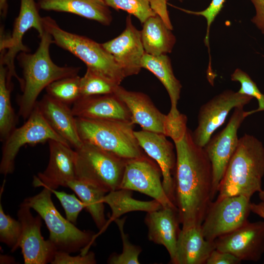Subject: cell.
I'll return each mask as SVG.
<instances>
[{
	"label": "cell",
	"mask_w": 264,
	"mask_h": 264,
	"mask_svg": "<svg viewBox=\"0 0 264 264\" xmlns=\"http://www.w3.org/2000/svg\"><path fill=\"white\" fill-rule=\"evenodd\" d=\"M95 254L88 252L86 254L71 256L70 253L57 250L51 262L52 264H96Z\"/></svg>",
	"instance_id": "f35d334b"
},
{
	"label": "cell",
	"mask_w": 264,
	"mask_h": 264,
	"mask_svg": "<svg viewBox=\"0 0 264 264\" xmlns=\"http://www.w3.org/2000/svg\"><path fill=\"white\" fill-rule=\"evenodd\" d=\"M142 68L153 73L161 82L169 95L171 109L169 112L175 117L180 113L177 109L182 86L175 77L169 57L167 54L158 56L145 53L141 61Z\"/></svg>",
	"instance_id": "d4e9b609"
},
{
	"label": "cell",
	"mask_w": 264,
	"mask_h": 264,
	"mask_svg": "<svg viewBox=\"0 0 264 264\" xmlns=\"http://www.w3.org/2000/svg\"><path fill=\"white\" fill-rule=\"evenodd\" d=\"M31 208L22 203L17 212L22 225L19 247L22 249L25 264H46L51 263L57 249L49 240H45L41 233L42 218L34 217Z\"/></svg>",
	"instance_id": "5bb4252c"
},
{
	"label": "cell",
	"mask_w": 264,
	"mask_h": 264,
	"mask_svg": "<svg viewBox=\"0 0 264 264\" xmlns=\"http://www.w3.org/2000/svg\"><path fill=\"white\" fill-rule=\"evenodd\" d=\"M250 199L235 196L212 201L201 224L205 239L214 241L245 223L251 212Z\"/></svg>",
	"instance_id": "30bf717a"
},
{
	"label": "cell",
	"mask_w": 264,
	"mask_h": 264,
	"mask_svg": "<svg viewBox=\"0 0 264 264\" xmlns=\"http://www.w3.org/2000/svg\"><path fill=\"white\" fill-rule=\"evenodd\" d=\"M168 0H149L150 6L155 14L159 16L167 25L171 24L167 8ZM182 2L183 0H178Z\"/></svg>",
	"instance_id": "60d3db41"
},
{
	"label": "cell",
	"mask_w": 264,
	"mask_h": 264,
	"mask_svg": "<svg viewBox=\"0 0 264 264\" xmlns=\"http://www.w3.org/2000/svg\"><path fill=\"white\" fill-rule=\"evenodd\" d=\"M215 249L242 261L257 262L264 253V221L249 222L214 240Z\"/></svg>",
	"instance_id": "9a60e30c"
},
{
	"label": "cell",
	"mask_w": 264,
	"mask_h": 264,
	"mask_svg": "<svg viewBox=\"0 0 264 264\" xmlns=\"http://www.w3.org/2000/svg\"><path fill=\"white\" fill-rule=\"evenodd\" d=\"M215 249L214 241L204 237L201 225L181 228L177 239L173 264H204Z\"/></svg>",
	"instance_id": "603a6c76"
},
{
	"label": "cell",
	"mask_w": 264,
	"mask_h": 264,
	"mask_svg": "<svg viewBox=\"0 0 264 264\" xmlns=\"http://www.w3.org/2000/svg\"><path fill=\"white\" fill-rule=\"evenodd\" d=\"M8 7V0H0V13L2 18L6 17Z\"/></svg>",
	"instance_id": "ee69618b"
},
{
	"label": "cell",
	"mask_w": 264,
	"mask_h": 264,
	"mask_svg": "<svg viewBox=\"0 0 264 264\" xmlns=\"http://www.w3.org/2000/svg\"><path fill=\"white\" fill-rule=\"evenodd\" d=\"M60 201L65 211L66 219L75 224L78 217L82 210L85 208L84 203L78 199L74 194H69L56 189H50Z\"/></svg>",
	"instance_id": "d590c367"
},
{
	"label": "cell",
	"mask_w": 264,
	"mask_h": 264,
	"mask_svg": "<svg viewBox=\"0 0 264 264\" xmlns=\"http://www.w3.org/2000/svg\"><path fill=\"white\" fill-rule=\"evenodd\" d=\"M225 1V0H212L208 7L204 10L200 11H191L176 7L177 9L185 13L198 16H202L205 17L207 21V29L204 43L208 48L210 28L216 16L219 14L223 7Z\"/></svg>",
	"instance_id": "74e56055"
},
{
	"label": "cell",
	"mask_w": 264,
	"mask_h": 264,
	"mask_svg": "<svg viewBox=\"0 0 264 264\" xmlns=\"http://www.w3.org/2000/svg\"><path fill=\"white\" fill-rule=\"evenodd\" d=\"M83 142L96 146L126 159L144 155L134 134L133 125L121 121L76 117Z\"/></svg>",
	"instance_id": "8992f818"
},
{
	"label": "cell",
	"mask_w": 264,
	"mask_h": 264,
	"mask_svg": "<svg viewBox=\"0 0 264 264\" xmlns=\"http://www.w3.org/2000/svg\"><path fill=\"white\" fill-rule=\"evenodd\" d=\"M231 80L241 84V88L238 92L255 98L257 100L258 108L248 111L249 115L260 111H264V94L260 91L256 83L247 73L240 68H237L231 75Z\"/></svg>",
	"instance_id": "e575fe53"
},
{
	"label": "cell",
	"mask_w": 264,
	"mask_h": 264,
	"mask_svg": "<svg viewBox=\"0 0 264 264\" xmlns=\"http://www.w3.org/2000/svg\"><path fill=\"white\" fill-rule=\"evenodd\" d=\"M174 143V203L180 223L182 228L201 225L214 199L212 164L204 148L195 143L188 129L183 138Z\"/></svg>",
	"instance_id": "6da1fadb"
},
{
	"label": "cell",
	"mask_w": 264,
	"mask_h": 264,
	"mask_svg": "<svg viewBox=\"0 0 264 264\" xmlns=\"http://www.w3.org/2000/svg\"><path fill=\"white\" fill-rule=\"evenodd\" d=\"M43 188L39 193L25 198L22 203L34 209L44 221L49 232L48 239L57 250L69 253L80 250L82 254L88 253L96 235L91 231L79 229L64 218L52 200L51 190Z\"/></svg>",
	"instance_id": "5b68a950"
},
{
	"label": "cell",
	"mask_w": 264,
	"mask_h": 264,
	"mask_svg": "<svg viewBox=\"0 0 264 264\" xmlns=\"http://www.w3.org/2000/svg\"><path fill=\"white\" fill-rule=\"evenodd\" d=\"M171 30L157 15L147 19L140 31L145 53L155 56L171 53L176 42Z\"/></svg>",
	"instance_id": "484cf974"
},
{
	"label": "cell",
	"mask_w": 264,
	"mask_h": 264,
	"mask_svg": "<svg viewBox=\"0 0 264 264\" xmlns=\"http://www.w3.org/2000/svg\"><path fill=\"white\" fill-rule=\"evenodd\" d=\"M8 69L0 63V140L4 142L16 128L17 116L11 102L12 83L7 80Z\"/></svg>",
	"instance_id": "f1b7e54d"
},
{
	"label": "cell",
	"mask_w": 264,
	"mask_h": 264,
	"mask_svg": "<svg viewBox=\"0 0 264 264\" xmlns=\"http://www.w3.org/2000/svg\"><path fill=\"white\" fill-rule=\"evenodd\" d=\"M71 110L76 117L132 124L129 109L114 93L81 97L73 104Z\"/></svg>",
	"instance_id": "d6986e66"
},
{
	"label": "cell",
	"mask_w": 264,
	"mask_h": 264,
	"mask_svg": "<svg viewBox=\"0 0 264 264\" xmlns=\"http://www.w3.org/2000/svg\"><path fill=\"white\" fill-rule=\"evenodd\" d=\"M39 9L67 12L108 26L112 22L111 12L103 0H37Z\"/></svg>",
	"instance_id": "cb8c5ba5"
},
{
	"label": "cell",
	"mask_w": 264,
	"mask_h": 264,
	"mask_svg": "<svg viewBox=\"0 0 264 264\" xmlns=\"http://www.w3.org/2000/svg\"><path fill=\"white\" fill-rule=\"evenodd\" d=\"M242 261L232 254L214 249L208 258L206 264H239Z\"/></svg>",
	"instance_id": "ab89813d"
},
{
	"label": "cell",
	"mask_w": 264,
	"mask_h": 264,
	"mask_svg": "<svg viewBox=\"0 0 264 264\" xmlns=\"http://www.w3.org/2000/svg\"><path fill=\"white\" fill-rule=\"evenodd\" d=\"M51 139L69 145L51 129L36 105L25 123L16 128L3 142L0 174L7 176L13 173L15 158L22 147L26 144L44 143Z\"/></svg>",
	"instance_id": "9c48e42d"
},
{
	"label": "cell",
	"mask_w": 264,
	"mask_h": 264,
	"mask_svg": "<svg viewBox=\"0 0 264 264\" xmlns=\"http://www.w3.org/2000/svg\"><path fill=\"white\" fill-rule=\"evenodd\" d=\"M22 225L18 220L6 214L0 203V241L14 252L19 247Z\"/></svg>",
	"instance_id": "d6a6232c"
},
{
	"label": "cell",
	"mask_w": 264,
	"mask_h": 264,
	"mask_svg": "<svg viewBox=\"0 0 264 264\" xmlns=\"http://www.w3.org/2000/svg\"><path fill=\"white\" fill-rule=\"evenodd\" d=\"M39 9L35 0H21L19 13L15 20L11 34L6 36L3 34V29H0V63L7 68L8 80L11 81V78L15 77L20 84L21 90L24 81L17 74L14 61L20 52H29V49L22 43L23 36L28 30L34 28L39 37L44 31Z\"/></svg>",
	"instance_id": "ba28073f"
},
{
	"label": "cell",
	"mask_w": 264,
	"mask_h": 264,
	"mask_svg": "<svg viewBox=\"0 0 264 264\" xmlns=\"http://www.w3.org/2000/svg\"><path fill=\"white\" fill-rule=\"evenodd\" d=\"M264 146L255 136L245 133L239 138L218 188L217 199L235 196L251 198L262 189Z\"/></svg>",
	"instance_id": "3957f363"
},
{
	"label": "cell",
	"mask_w": 264,
	"mask_h": 264,
	"mask_svg": "<svg viewBox=\"0 0 264 264\" xmlns=\"http://www.w3.org/2000/svg\"><path fill=\"white\" fill-rule=\"evenodd\" d=\"M67 187L73 191L84 203L96 227L103 231L107 226L104 198L108 192L91 183L75 179L69 181Z\"/></svg>",
	"instance_id": "4316f807"
},
{
	"label": "cell",
	"mask_w": 264,
	"mask_h": 264,
	"mask_svg": "<svg viewBox=\"0 0 264 264\" xmlns=\"http://www.w3.org/2000/svg\"><path fill=\"white\" fill-rule=\"evenodd\" d=\"M102 44L113 57L126 77L140 72L145 52L140 31L133 24L131 15L128 16L126 28L121 34Z\"/></svg>",
	"instance_id": "e0dca14e"
},
{
	"label": "cell",
	"mask_w": 264,
	"mask_h": 264,
	"mask_svg": "<svg viewBox=\"0 0 264 264\" xmlns=\"http://www.w3.org/2000/svg\"><path fill=\"white\" fill-rule=\"evenodd\" d=\"M250 208L252 212L264 219V201L258 203L251 202Z\"/></svg>",
	"instance_id": "7bdbcfd3"
},
{
	"label": "cell",
	"mask_w": 264,
	"mask_h": 264,
	"mask_svg": "<svg viewBox=\"0 0 264 264\" xmlns=\"http://www.w3.org/2000/svg\"><path fill=\"white\" fill-rule=\"evenodd\" d=\"M75 151L76 179L108 193L119 189L128 159L85 142Z\"/></svg>",
	"instance_id": "52a82bcc"
},
{
	"label": "cell",
	"mask_w": 264,
	"mask_h": 264,
	"mask_svg": "<svg viewBox=\"0 0 264 264\" xmlns=\"http://www.w3.org/2000/svg\"><path fill=\"white\" fill-rule=\"evenodd\" d=\"M144 222L148 227V239L154 243L163 245L174 260L180 223L177 208L162 207L147 212Z\"/></svg>",
	"instance_id": "44dd1931"
},
{
	"label": "cell",
	"mask_w": 264,
	"mask_h": 264,
	"mask_svg": "<svg viewBox=\"0 0 264 264\" xmlns=\"http://www.w3.org/2000/svg\"><path fill=\"white\" fill-rule=\"evenodd\" d=\"M49 158L46 169L34 176L35 187H45L57 189L60 186L67 187V183L76 178V152L69 145L49 140Z\"/></svg>",
	"instance_id": "2e32d148"
},
{
	"label": "cell",
	"mask_w": 264,
	"mask_h": 264,
	"mask_svg": "<svg viewBox=\"0 0 264 264\" xmlns=\"http://www.w3.org/2000/svg\"><path fill=\"white\" fill-rule=\"evenodd\" d=\"M161 176L158 165L147 155L129 159L126 162L119 189L145 194L157 200L162 207L177 208L164 190Z\"/></svg>",
	"instance_id": "8fae6325"
},
{
	"label": "cell",
	"mask_w": 264,
	"mask_h": 264,
	"mask_svg": "<svg viewBox=\"0 0 264 264\" xmlns=\"http://www.w3.org/2000/svg\"><path fill=\"white\" fill-rule=\"evenodd\" d=\"M108 7L122 10L137 18L141 23L156 14L152 9L149 0H103Z\"/></svg>",
	"instance_id": "836d02e7"
},
{
	"label": "cell",
	"mask_w": 264,
	"mask_h": 264,
	"mask_svg": "<svg viewBox=\"0 0 264 264\" xmlns=\"http://www.w3.org/2000/svg\"><path fill=\"white\" fill-rule=\"evenodd\" d=\"M80 79L77 75L54 81L45 88L46 94L64 104H73L81 97Z\"/></svg>",
	"instance_id": "f546056e"
},
{
	"label": "cell",
	"mask_w": 264,
	"mask_h": 264,
	"mask_svg": "<svg viewBox=\"0 0 264 264\" xmlns=\"http://www.w3.org/2000/svg\"><path fill=\"white\" fill-rule=\"evenodd\" d=\"M134 134L140 147L159 166L164 190L174 203V174L176 156L174 145L161 133L142 130L134 131Z\"/></svg>",
	"instance_id": "ac0fdd59"
},
{
	"label": "cell",
	"mask_w": 264,
	"mask_h": 264,
	"mask_svg": "<svg viewBox=\"0 0 264 264\" xmlns=\"http://www.w3.org/2000/svg\"><path fill=\"white\" fill-rule=\"evenodd\" d=\"M15 259L11 256L7 255H0V264H15Z\"/></svg>",
	"instance_id": "f6af8a7d"
},
{
	"label": "cell",
	"mask_w": 264,
	"mask_h": 264,
	"mask_svg": "<svg viewBox=\"0 0 264 264\" xmlns=\"http://www.w3.org/2000/svg\"><path fill=\"white\" fill-rule=\"evenodd\" d=\"M187 122V117L184 114L174 117L168 113L165 121V135L171 137L174 142L181 140L188 129Z\"/></svg>",
	"instance_id": "8d00e7d4"
},
{
	"label": "cell",
	"mask_w": 264,
	"mask_h": 264,
	"mask_svg": "<svg viewBox=\"0 0 264 264\" xmlns=\"http://www.w3.org/2000/svg\"><path fill=\"white\" fill-rule=\"evenodd\" d=\"M104 202L108 204L111 210L108 223L114 221L126 213L133 211H153L162 207L156 200L142 201L132 198V191L119 189L110 191L104 198Z\"/></svg>",
	"instance_id": "83f0119b"
},
{
	"label": "cell",
	"mask_w": 264,
	"mask_h": 264,
	"mask_svg": "<svg viewBox=\"0 0 264 264\" xmlns=\"http://www.w3.org/2000/svg\"><path fill=\"white\" fill-rule=\"evenodd\" d=\"M126 217L122 219L117 218L114 221L116 222L120 233L123 250L122 253H112L109 257L107 263L110 264H139V256L142 249L139 246L132 243L128 234L124 232V225Z\"/></svg>",
	"instance_id": "1f68e13d"
},
{
	"label": "cell",
	"mask_w": 264,
	"mask_h": 264,
	"mask_svg": "<svg viewBox=\"0 0 264 264\" xmlns=\"http://www.w3.org/2000/svg\"><path fill=\"white\" fill-rule=\"evenodd\" d=\"M114 94L129 109L133 125L138 124L145 131L165 134L166 115L155 107L147 95L127 90L120 85L117 87Z\"/></svg>",
	"instance_id": "ffe728a7"
},
{
	"label": "cell",
	"mask_w": 264,
	"mask_h": 264,
	"mask_svg": "<svg viewBox=\"0 0 264 264\" xmlns=\"http://www.w3.org/2000/svg\"><path fill=\"white\" fill-rule=\"evenodd\" d=\"M36 105L49 126L70 146L77 149L83 144L78 132L76 117L68 105L47 94Z\"/></svg>",
	"instance_id": "7402d4cb"
},
{
	"label": "cell",
	"mask_w": 264,
	"mask_h": 264,
	"mask_svg": "<svg viewBox=\"0 0 264 264\" xmlns=\"http://www.w3.org/2000/svg\"><path fill=\"white\" fill-rule=\"evenodd\" d=\"M253 98L228 89L202 105L198 111V126L192 132L195 143L204 148L214 132L223 124L230 110L236 107H244Z\"/></svg>",
	"instance_id": "7c38bea8"
},
{
	"label": "cell",
	"mask_w": 264,
	"mask_h": 264,
	"mask_svg": "<svg viewBox=\"0 0 264 264\" xmlns=\"http://www.w3.org/2000/svg\"><path fill=\"white\" fill-rule=\"evenodd\" d=\"M258 193L260 199L262 201H264V190H263Z\"/></svg>",
	"instance_id": "bcb514c9"
},
{
	"label": "cell",
	"mask_w": 264,
	"mask_h": 264,
	"mask_svg": "<svg viewBox=\"0 0 264 264\" xmlns=\"http://www.w3.org/2000/svg\"><path fill=\"white\" fill-rule=\"evenodd\" d=\"M119 86L93 70L87 68L80 79L81 97L114 93Z\"/></svg>",
	"instance_id": "4dcf8cb0"
},
{
	"label": "cell",
	"mask_w": 264,
	"mask_h": 264,
	"mask_svg": "<svg viewBox=\"0 0 264 264\" xmlns=\"http://www.w3.org/2000/svg\"><path fill=\"white\" fill-rule=\"evenodd\" d=\"M42 21L44 29L51 36L53 44L80 59L87 68L118 85L126 78L120 67L102 44L65 30L49 16L42 17Z\"/></svg>",
	"instance_id": "277c9868"
},
{
	"label": "cell",
	"mask_w": 264,
	"mask_h": 264,
	"mask_svg": "<svg viewBox=\"0 0 264 264\" xmlns=\"http://www.w3.org/2000/svg\"><path fill=\"white\" fill-rule=\"evenodd\" d=\"M249 115L248 111H244L243 107L235 108L225 127L212 136L204 147L212 166L213 198L218 193L220 181L237 148L239 140L238 131L244 119Z\"/></svg>",
	"instance_id": "4fadbf2b"
},
{
	"label": "cell",
	"mask_w": 264,
	"mask_h": 264,
	"mask_svg": "<svg viewBox=\"0 0 264 264\" xmlns=\"http://www.w3.org/2000/svg\"><path fill=\"white\" fill-rule=\"evenodd\" d=\"M256 9V15L251 21L264 34V0H250Z\"/></svg>",
	"instance_id": "b9f144b4"
},
{
	"label": "cell",
	"mask_w": 264,
	"mask_h": 264,
	"mask_svg": "<svg viewBox=\"0 0 264 264\" xmlns=\"http://www.w3.org/2000/svg\"><path fill=\"white\" fill-rule=\"evenodd\" d=\"M39 46L34 53L21 52L17 56L22 69L24 86L19 97V114L23 119L28 118L34 110L40 92L50 84L60 79L78 75L81 68L60 66L51 60L49 48L53 41L44 30L40 37Z\"/></svg>",
	"instance_id": "7a4b0ae2"
}]
</instances>
